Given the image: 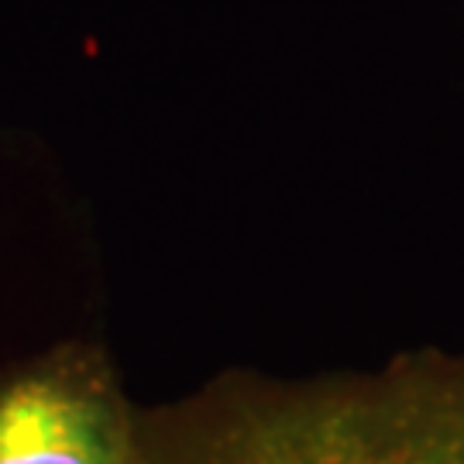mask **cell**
I'll list each match as a JSON object with an SVG mask.
<instances>
[{
  "label": "cell",
  "instance_id": "obj_1",
  "mask_svg": "<svg viewBox=\"0 0 464 464\" xmlns=\"http://www.w3.org/2000/svg\"><path fill=\"white\" fill-rule=\"evenodd\" d=\"M151 464H464V365L237 399Z\"/></svg>",
  "mask_w": 464,
  "mask_h": 464
},
{
  "label": "cell",
  "instance_id": "obj_2",
  "mask_svg": "<svg viewBox=\"0 0 464 464\" xmlns=\"http://www.w3.org/2000/svg\"><path fill=\"white\" fill-rule=\"evenodd\" d=\"M0 464H151L114 382L55 354L0 382Z\"/></svg>",
  "mask_w": 464,
  "mask_h": 464
}]
</instances>
